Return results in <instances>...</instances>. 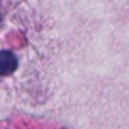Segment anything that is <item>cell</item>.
<instances>
[{
	"instance_id": "cell-1",
	"label": "cell",
	"mask_w": 129,
	"mask_h": 129,
	"mask_svg": "<svg viewBox=\"0 0 129 129\" xmlns=\"http://www.w3.org/2000/svg\"><path fill=\"white\" fill-rule=\"evenodd\" d=\"M17 68V59L10 51H0V75H8Z\"/></svg>"
}]
</instances>
